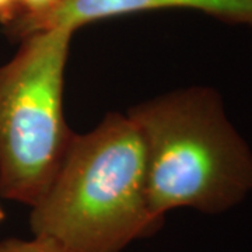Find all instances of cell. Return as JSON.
<instances>
[{
  "mask_svg": "<svg viewBox=\"0 0 252 252\" xmlns=\"http://www.w3.org/2000/svg\"><path fill=\"white\" fill-rule=\"evenodd\" d=\"M4 219H6V213H4L3 207H1V205H0V224L4 221Z\"/></svg>",
  "mask_w": 252,
  "mask_h": 252,
  "instance_id": "obj_8",
  "label": "cell"
},
{
  "mask_svg": "<svg viewBox=\"0 0 252 252\" xmlns=\"http://www.w3.org/2000/svg\"><path fill=\"white\" fill-rule=\"evenodd\" d=\"M147 193L142 135L127 114H109L77 135L45 193L31 206L35 237L67 252H122L160 230Z\"/></svg>",
  "mask_w": 252,
  "mask_h": 252,
  "instance_id": "obj_1",
  "label": "cell"
},
{
  "mask_svg": "<svg viewBox=\"0 0 252 252\" xmlns=\"http://www.w3.org/2000/svg\"><path fill=\"white\" fill-rule=\"evenodd\" d=\"M20 6V16L7 27L10 36L23 39L24 36L35 32L38 26L51 16L64 0H17Z\"/></svg>",
  "mask_w": 252,
  "mask_h": 252,
  "instance_id": "obj_5",
  "label": "cell"
},
{
  "mask_svg": "<svg viewBox=\"0 0 252 252\" xmlns=\"http://www.w3.org/2000/svg\"><path fill=\"white\" fill-rule=\"evenodd\" d=\"M20 16V6L17 0H0V24L10 27Z\"/></svg>",
  "mask_w": 252,
  "mask_h": 252,
  "instance_id": "obj_7",
  "label": "cell"
},
{
  "mask_svg": "<svg viewBox=\"0 0 252 252\" xmlns=\"http://www.w3.org/2000/svg\"><path fill=\"white\" fill-rule=\"evenodd\" d=\"M144 144L152 212L164 220L180 207L216 215L252 189V153L216 91L189 87L127 111Z\"/></svg>",
  "mask_w": 252,
  "mask_h": 252,
  "instance_id": "obj_2",
  "label": "cell"
},
{
  "mask_svg": "<svg viewBox=\"0 0 252 252\" xmlns=\"http://www.w3.org/2000/svg\"><path fill=\"white\" fill-rule=\"evenodd\" d=\"M0 252H67L61 245L42 237H35L30 240L21 238H7L0 241Z\"/></svg>",
  "mask_w": 252,
  "mask_h": 252,
  "instance_id": "obj_6",
  "label": "cell"
},
{
  "mask_svg": "<svg viewBox=\"0 0 252 252\" xmlns=\"http://www.w3.org/2000/svg\"><path fill=\"white\" fill-rule=\"evenodd\" d=\"M162 9L198 10L224 23L252 26V0H64L35 32L59 26L76 32L98 20Z\"/></svg>",
  "mask_w": 252,
  "mask_h": 252,
  "instance_id": "obj_4",
  "label": "cell"
},
{
  "mask_svg": "<svg viewBox=\"0 0 252 252\" xmlns=\"http://www.w3.org/2000/svg\"><path fill=\"white\" fill-rule=\"evenodd\" d=\"M74 31L52 27L24 36L0 66V196L34 206L73 140L63 109Z\"/></svg>",
  "mask_w": 252,
  "mask_h": 252,
  "instance_id": "obj_3",
  "label": "cell"
}]
</instances>
